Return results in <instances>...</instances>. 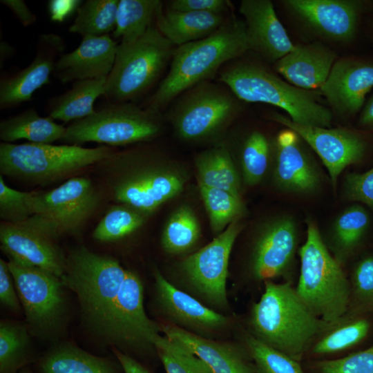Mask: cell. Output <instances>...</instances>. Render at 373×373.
<instances>
[{"label": "cell", "mask_w": 373, "mask_h": 373, "mask_svg": "<svg viewBox=\"0 0 373 373\" xmlns=\"http://www.w3.org/2000/svg\"><path fill=\"white\" fill-rule=\"evenodd\" d=\"M249 50L244 21L225 20L210 36L175 48L170 69L146 108L160 113L178 96L213 79L227 62Z\"/></svg>", "instance_id": "obj_1"}, {"label": "cell", "mask_w": 373, "mask_h": 373, "mask_svg": "<svg viewBox=\"0 0 373 373\" xmlns=\"http://www.w3.org/2000/svg\"><path fill=\"white\" fill-rule=\"evenodd\" d=\"M264 284V292L251 312V334L301 362L328 323L308 307L291 282Z\"/></svg>", "instance_id": "obj_2"}, {"label": "cell", "mask_w": 373, "mask_h": 373, "mask_svg": "<svg viewBox=\"0 0 373 373\" xmlns=\"http://www.w3.org/2000/svg\"><path fill=\"white\" fill-rule=\"evenodd\" d=\"M129 270L112 257L85 247L75 249L66 258L61 280L77 296L86 322L111 343Z\"/></svg>", "instance_id": "obj_3"}, {"label": "cell", "mask_w": 373, "mask_h": 373, "mask_svg": "<svg viewBox=\"0 0 373 373\" xmlns=\"http://www.w3.org/2000/svg\"><path fill=\"white\" fill-rule=\"evenodd\" d=\"M219 79L240 101L275 106L297 124L331 128V111L319 104L313 93L282 80L260 65L230 64L220 70Z\"/></svg>", "instance_id": "obj_4"}, {"label": "cell", "mask_w": 373, "mask_h": 373, "mask_svg": "<svg viewBox=\"0 0 373 373\" xmlns=\"http://www.w3.org/2000/svg\"><path fill=\"white\" fill-rule=\"evenodd\" d=\"M306 223V240L298 251L300 268L296 289L318 318L330 323L347 312L350 282L329 251L316 222L308 218Z\"/></svg>", "instance_id": "obj_5"}, {"label": "cell", "mask_w": 373, "mask_h": 373, "mask_svg": "<svg viewBox=\"0 0 373 373\" xmlns=\"http://www.w3.org/2000/svg\"><path fill=\"white\" fill-rule=\"evenodd\" d=\"M114 151L108 146L84 148L79 145H52L27 142L0 143V171L36 184L64 178L108 157Z\"/></svg>", "instance_id": "obj_6"}, {"label": "cell", "mask_w": 373, "mask_h": 373, "mask_svg": "<svg viewBox=\"0 0 373 373\" xmlns=\"http://www.w3.org/2000/svg\"><path fill=\"white\" fill-rule=\"evenodd\" d=\"M174 50L173 45L154 26L135 41L120 42L106 78L104 96L110 103L133 102L156 83Z\"/></svg>", "instance_id": "obj_7"}, {"label": "cell", "mask_w": 373, "mask_h": 373, "mask_svg": "<svg viewBox=\"0 0 373 373\" xmlns=\"http://www.w3.org/2000/svg\"><path fill=\"white\" fill-rule=\"evenodd\" d=\"M117 155L133 169L126 170L107 158L101 164L113 198L145 214L177 195L182 189V178L157 169L141 152H124Z\"/></svg>", "instance_id": "obj_8"}, {"label": "cell", "mask_w": 373, "mask_h": 373, "mask_svg": "<svg viewBox=\"0 0 373 373\" xmlns=\"http://www.w3.org/2000/svg\"><path fill=\"white\" fill-rule=\"evenodd\" d=\"M160 113L133 102L110 103L66 127L61 140L71 144L97 142L111 146L150 140L161 131Z\"/></svg>", "instance_id": "obj_9"}, {"label": "cell", "mask_w": 373, "mask_h": 373, "mask_svg": "<svg viewBox=\"0 0 373 373\" xmlns=\"http://www.w3.org/2000/svg\"><path fill=\"white\" fill-rule=\"evenodd\" d=\"M179 96L171 107L170 119L177 135L187 141L215 137L241 109L240 100L227 86L211 80Z\"/></svg>", "instance_id": "obj_10"}, {"label": "cell", "mask_w": 373, "mask_h": 373, "mask_svg": "<svg viewBox=\"0 0 373 373\" xmlns=\"http://www.w3.org/2000/svg\"><path fill=\"white\" fill-rule=\"evenodd\" d=\"M30 333L41 338L58 334L64 323V287L61 278L12 260L8 262Z\"/></svg>", "instance_id": "obj_11"}, {"label": "cell", "mask_w": 373, "mask_h": 373, "mask_svg": "<svg viewBox=\"0 0 373 373\" xmlns=\"http://www.w3.org/2000/svg\"><path fill=\"white\" fill-rule=\"evenodd\" d=\"M28 203L35 216L52 233H75L96 210L99 195L90 180L74 177L46 192L32 191Z\"/></svg>", "instance_id": "obj_12"}, {"label": "cell", "mask_w": 373, "mask_h": 373, "mask_svg": "<svg viewBox=\"0 0 373 373\" xmlns=\"http://www.w3.org/2000/svg\"><path fill=\"white\" fill-rule=\"evenodd\" d=\"M241 229L237 220L233 222L210 243L186 257L182 263L183 274L191 289L215 307L224 308L227 305L229 259Z\"/></svg>", "instance_id": "obj_13"}, {"label": "cell", "mask_w": 373, "mask_h": 373, "mask_svg": "<svg viewBox=\"0 0 373 373\" xmlns=\"http://www.w3.org/2000/svg\"><path fill=\"white\" fill-rule=\"evenodd\" d=\"M298 226L291 216H279L267 222L252 246L249 262L252 278L264 282L289 278L298 251Z\"/></svg>", "instance_id": "obj_14"}, {"label": "cell", "mask_w": 373, "mask_h": 373, "mask_svg": "<svg viewBox=\"0 0 373 373\" xmlns=\"http://www.w3.org/2000/svg\"><path fill=\"white\" fill-rule=\"evenodd\" d=\"M57 238L35 216L19 223L2 222L0 242L10 260L36 267L61 278L66 259L54 240Z\"/></svg>", "instance_id": "obj_15"}, {"label": "cell", "mask_w": 373, "mask_h": 373, "mask_svg": "<svg viewBox=\"0 0 373 373\" xmlns=\"http://www.w3.org/2000/svg\"><path fill=\"white\" fill-rule=\"evenodd\" d=\"M282 3L319 37L347 43L356 36L364 3L356 0H285Z\"/></svg>", "instance_id": "obj_16"}, {"label": "cell", "mask_w": 373, "mask_h": 373, "mask_svg": "<svg viewBox=\"0 0 373 373\" xmlns=\"http://www.w3.org/2000/svg\"><path fill=\"white\" fill-rule=\"evenodd\" d=\"M269 119L296 132L311 147L326 167L334 189L341 172L363 155L364 142L352 131L303 125L276 113Z\"/></svg>", "instance_id": "obj_17"}, {"label": "cell", "mask_w": 373, "mask_h": 373, "mask_svg": "<svg viewBox=\"0 0 373 373\" xmlns=\"http://www.w3.org/2000/svg\"><path fill=\"white\" fill-rule=\"evenodd\" d=\"M303 140L294 131H280L274 142V181L280 189L298 194L316 191L321 183L319 171Z\"/></svg>", "instance_id": "obj_18"}, {"label": "cell", "mask_w": 373, "mask_h": 373, "mask_svg": "<svg viewBox=\"0 0 373 373\" xmlns=\"http://www.w3.org/2000/svg\"><path fill=\"white\" fill-rule=\"evenodd\" d=\"M373 88V63L341 58L319 88L334 111L351 116L362 110L365 97Z\"/></svg>", "instance_id": "obj_19"}, {"label": "cell", "mask_w": 373, "mask_h": 373, "mask_svg": "<svg viewBox=\"0 0 373 373\" xmlns=\"http://www.w3.org/2000/svg\"><path fill=\"white\" fill-rule=\"evenodd\" d=\"M154 278L158 306L173 325L198 335L211 334L228 325L227 317L175 287L158 270L155 271Z\"/></svg>", "instance_id": "obj_20"}, {"label": "cell", "mask_w": 373, "mask_h": 373, "mask_svg": "<svg viewBox=\"0 0 373 373\" xmlns=\"http://www.w3.org/2000/svg\"><path fill=\"white\" fill-rule=\"evenodd\" d=\"M239 11L245 19L249 50L276 63L295 48L271 1L242 0Z\"/></svg>", "instance_id": "obj_21"}, {"label": "cell", "mask_w": 373, "mask_h": 373, "mask_svg": "<svg viewBox=\"0 0 373 373\" xmlns=\"http://www.w3.org/2000/svg\"><path fill=\"white\" fill-rule=\"evenodd\" d=\"M64 49L61 38L55 34L43 35L32 62L17 74L0 82V108H10L31 99L38 88L50 82L56 58Z\"/></svg>", "instance_id": "obj_22"}, {"label": "cell", "mask_w": 373, "mask_h": 373, "mask_svg": "<svg viewBox=\"0 0 373 373\" xmlns=\"http://www.w3.org/2000/svg\"><path fill=\"white\" fill-rule=\"evenodd\" d=\"M117 46L108 35L84 37L76 49L57 60L55 75L62 83L107 77L114 65Z\"/></svg>", "instance_id": "obj_23"}, {"label": "cell", "mask_w": 373, "mask_h": 373, "mask_svg": "<svg viewBox=\"0 0 373 373\" xmlns=\"http://www.w3.org/2000/svg\"><path fill=\"white\" fill-rule=\"evenodd\" d=\"M160 327L166 336L194 354L212 373H256L245 348L229 343L215 341L173 324Z\"/></svg>", "instance_id": "obj_24"}, {"label": "cell", "mask_w": 373, "mask_h": 373, "mask_svg": "<svg viewBox=\"0 0 373 373\" xmlns=\"http://www.w3.org/2000/svg\"><path fill=\"white\" fill-rule=\"evenodd\" d=\"M334 51L319 42L296 45L275 63V68L289 84L304 89H319L337 60Z\"/></svg>", "instance_id": "obj_25"}, {"label": "cell", "mask_w": 373, "mask_h": 373, "mask_svg": "<svg viewBox=\"0 0 373 373\" xmlns=\"http://www.w3.org/2000/svg\"><path fill=\"white\" fill-rule=\"evenodd\" d=\"M225 20L222 14L176 11H157L156 28L173 46L202 39L214 33Z\"/></svg>", "instance_id": "obj_26"}, {"label": "cell", "mask_w": 373, "mask_h": 373, "mask_svg": "<svg viewBox=\"0 0 373 373\" xmlns=\"http://www.w3.org/2000/svg\"><path fill=\"white\" fill-rule=\"evenodd\" d=\"M370 329V321L362 315L345 314L328 323L315 338L305 357L312 361L329 358L358 344Z\"/></svg>", "instance_id": "obj_27"}, {"label": "cell", "mask_w": 373, "mask_h": 373, "mask_svg": "<svg viewBox=\"0 0 373 373\" xmlns=\"http://www.w3.org/2000/svg\"><path fill=\"white\" fill-rule=\"evenodd\" d=\"M37 369L39 373H124L120 364L70 343L49 350L39 360Z\"/></svg>", "instance_id": "obj_28"}, {"label": "cell", "mask_w": 373, "mask_h": 373, "mask_svg": "<svg viewBox=\"0 0 373 373\" xmlns=\"http://www.w3.org/2000/svg\"><path fill=\"white\" fill-rule=\"evenodd\" d=\"M369 222L367 211L358 204L345 209L334 221L327 246L342 266L359 245Z\"/></svg>", "instance_id": "obj_29"}, {"label": "cell", "mask_w": 373, "mask_h": 373, "mask_svg": "<svg viewBox=\"0 0 373 373\" xmlns=\"http://www.w3.org/2000/svg\"><path fill=\"white\" fill-rule=\"evenodd\" d=\"M66 128L50 117H41L35 109H29L0 123V139L11 143L26 139L30 143L52 144L62 140Z\"/></svg>", "instance_id": "obj_30"}, {"label": "cell", "mask_w": 373, "mask_h": 373, "mask_svg": "<svg viewBox=\"0 0 373 373\" xmlns=\"http://www.w3.org/2000/svg\"><path fill=\"white\" fill-rule=\"evenodd\" d=\"M106 78L75 82L70 90L52 100L48 117L68 122L94 114L96 111L94 102L98 97L104 95Z\"/></svg>", "instance_id": "obj_31"}, {"label": "cell", "mask_w": 373, "mask_h": 373, "mask_svg": "<svg viewBox=\"0 0 373 373\" xmlns=\"http://www.w3.org/2000/svg\"><path fill=\"white\" fill-rule=\"evenodd\" d=\"M200 186L229 191L241 198L238 175L228 150L217 146L201 153L196 160Z\"/></svg>", "instance_id": "obj_32"}, {"label": "cell", "mask_w": 373, "mask_h": 373, "mask_svg": "<svg viewBox=\"0 0 373 373\" xmlns=\"http://www.w3.org/2000/svg\"><path fill=\"white\" fill-rule=\"evenodd\" d=\"M160 0H119L113 37L128 43L142 37L151 25L159 9Z\"/></svg>", "instance_id": "obj_33"}, {"label": "cell", "mask_w": 373, "mask_h": 373, "mask_svg": "<svg viewBox=\"0 0 373 373\" xmlns=\"http://www.w3.org/2000/svg\"><path fill=\"white\" fill-rule=\"evenodd\" d=\"M26 325L11 321L0 324V373H18L31 361Z\"/></svg>", "instance_id": "obj_34"}, {"label": "cell", "mask_w": 373, "mask_h": 373, "mask_svg": "<svg viewBox=\"0 0 373 373\" xmlns=\"http://www.w3.org/2000/svg\"><path fill=\"white\" fill-rule=\"evenodd\" d=\"M119 0H88L77 9L69 32L86 37L108 35L116 27Z\"/></svg>", "instance_id": "obj_35"}, {"label": "cell", "mask_w": 373, "mask_h": 373, "mask_svg": "<svg viewBox=\"0 0 373 373\" xmlns=\"http://www.w3.org/2000/svg\"><path fill=\"white\" fill-rule=\"evenodd\" d=\"M199 236L200 227L194 213L189 207H182L171 216L165 226L162 247L170 254L183 253L195 244Z\"/></svg>", "instance_id": "obj_36"}, {"label": "cell", "mask_w": 373, "mask_h": 373, "mask_svg": "<svg viewBox=\"0 0 373 373\" xmlns=\"http://www.w3.org/2000/svg\"><path fill=\"white\" fill-rule=\"evenodd\" d=\"M200 191L213 232L220 233L244 213L241 198L219 189L200 186Z\"/></svg>", "instance_id": "obj_37"}, {"label": "cell", "mask_w": 373, "mask_h": 373, "mask_svg": "<svg viewBox=\"0 0 373 373\" xmlns=\"http://www.w3.org/2000/svg\"><path fill=\"white\" fill-rule=\"evenodd\" d=\"M146 214L126 204L112 207L93 231V237L100 242L119 240L137 230Z\"/></svg>", "instance_id": "obj_38"}, {"label": "cell", "mask_w": 373, "mask_h": 373, "mask_svg": "<svg viewBox=\"0 0 373 373\" xmlns=\"http://www.w3.org/2000/svg\"><path fill=\"white\" fill-rule=\"evenodd\" d=\"M245 344L256 373H307L300 361L264 343L251 334L245 336Z\"/></svg>", "instance_id": "obj_39"}, {"label": "cell", "mask_w": 373, "mask_h": 373, "mask_svg": "<svg viewBox=\"0 0 373 373\" xmlns=\"http://www.w3.org/2000/svg\"><path fill=\"white\" fill-rule=\"evenodd\" d=\"M153 345L166 373H212L198 356L165 335L156 336Z\"/></svg>", "instance_id": "obj_40"}, {"label": "cell", "mask_w": 373, "mask_h": 373, "mask_svg": "<svg viewBox=\"0 0 373 373\" xmlns=\"http://www.w3.org/2000/svg\"><path fill=\"white\" fill-rule=\"evenodd\" d=\"M271 144L259 131L252 132L242 150V166L245 182L250 185L260 182L265 176L270 160Z\"/></svg>", "instance_id": "obj_41"}, {"label": "cell", "mask_w": 373, "mask_h": 373, "mask_svg": "<svg viewBox=\"0 0 373 373\" xmlns=\"http://www.w3.org/2000/svg\"><path fill=\"white\" fill-rule=\"evenodd\" d=\"M350 282V302L346 314L373 313V258L360 260L354 267Z\"/></svg>", "instance_id": "obj_42"}, {"label": "cell", "mask_w": 373, "mask_h": 373, "mask_svg": "<svg viewBox=\"0 0 373 373\" xmlns=\"http://www.w3.org/2000/svg\"><path fill=\"white\" fill-rule=\"evenodd\" d=\"M309 367L313 373H373V344L340 358L312 361Z\"/></svg>", "instance_id": "obj_43"}, {"label": "cell", "mask_w": 373, "mask_h": 373, "mask_svg": "<svg viewBox=\"0 0 373 373\" xmlns=\"http://www.w3.org/2000/svg\"><path fill=\"white\" fill-rule=\"evenodd\" d=\"M31 193L8 186L0 175V218L3 222L19 223L32 216L28 203Z\"/></svg>", "instance_id": "obj_44"}, {"label": "cell", "mask_w": 373, "mask_h": 373, "mask_svg": "<svg viewBox=\"0 0 373 373\" xmlns=\"http://www.w3.org/2000/svg\"><path fill=\"white\" fill-rule=\"evenodd\" d=\"M344 194L347 200L363 202L373 210V168L363 173H348Z\"/></svg>", "instance_id": "obj_45"}, {"label": "cell", "mask_w": 373, "mask_h": 373, "mask_svg": "<svg viewBox=\"0 0 373 373\" xmlns=\"http://www.w3.org/2000/svg\"><path fill=\"white\" fill-rule=\"evenodd\" d=\"M0 300L12 312L20 309V300L8 262L0 259Z\"/></svg>", "instance_id": "obj_46"}, {"label": "cell", "mask_w": 373, "mask_h": 373, "mask_svg": "<svg viewBox=\"0 0 373 373\" xmlns=\"http://www.w3.org/2000/svg\"><path fill=\"white\" fill-rule=\"evenodd\" d=\"M225 0H173L170 9L176 11L203 12L222 14L228 9Z\"/></svg>", "instance_id": "obj_47"}, {"label": "cell", "mask_w": 373, "mask_h": 373, "mask_svg": "<svg viewBox=\"0 0 373 373\" xmlns=\"http://www.w3.org/2000/svg\"><path fill=\"white\" fill-rule=\"evenodd\" d=\"M81 1L77 0H52L48 7L51 19L55 21H63L75 8H78Z\"/></svg>", "instance_id": "obj_48"}, {"label": "cell", "mask_w": 373, "mask_h": 373, "mask_svg": "<svg viewBox=\"0 0 373 373\" xmlns=\"http://www.w3.org/2000/svg\"><path fill=\"white\" fill-rule=\"evenodd\" d=\"M1 3L10 8L24 26L35 22L37 17L22 0H1Z\"/></svg>", "instance_id": "obj_49"}, {"label": "cell", "mask_w": 373, "mask_h": 373, "mask_svg": "<svg viewBox=\"0 0 373 373\" xmlns=\"http://www.w3.org/2000/svg\"><path fill=\"white\" fill-rule=\"evenodd\" d=\"M113 353L120 364L124 373H152L144 365L131 356L114 348Z\"/></svg>", "instance_id": "obj_50"}, {"label": "cell", "mask_w": 373, "mask_h": 373, "mask_svg": "<svg viewBox=\"0 0 373 373\" xmlns=\"http://www.w3.org/2000/svg\"><path fill=\"white\" fill-rule=\"evenodd\" d=\"M359 124L373 130V95L365 103L359 117Z\"/></svg>", "instance_id": "obj_51"}, {"label": "cell", "mask_w": 373, "mask_h": 373, "mask_svg": "<svg viewBox=\"0 0 373 373\" xmlns=\"http://www.w3.org/2000/svg\"><path fill=\"white\" fill-rule=\"evenodd\" d=\"M1 64L13 52V48L6 41H1Z\"/></svg>", "instance_id": "obj_52"}, {"label": "cell", "mask_w": 373, "mask_h": 373, "mask_svg": "<svg viewBox=\"0 0 373 373\" xmlns=\"http://www.w3.org/2000/svg\"><path fill=\"white\" fill-rule=\"evenodd\" d=\"M18 373H33L29 368L23 367Z\"/></svg>", "instance_id": "obj_53"}]
</instances>
